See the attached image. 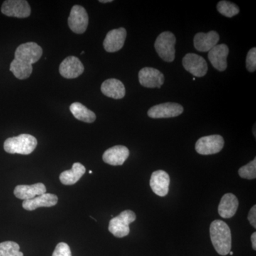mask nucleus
Segmentation results:
<instances>
[{"mask_svg":"<svg viewBox=\"0 0 256 256\" xmlns=\"http://www.w3.org/2000/svg\"><path fill=\"white\" fill-rule=\"evenodd\" d=\"M176 42L174 34L170 32H163L158 37L154 47L162 60L169 63L174 62Z\"/></svg>","mask_w":256,"mask_h":256,"instance_id":"20e7f679","label":"nucleus"},{"mask_svg":"<svg viewBox=\"0 0 256 256\" xmlns=\"http://www.w3.org/2000/svg\"><path fill=\"white\" fill-rule=\"evenodd\" d=\"M228 54L229 48L226 45H217L208 52V60L216 70L223 72L226 70L228 66L227 58Z\"/></svg>","mask_w":256,"mask_h":256,"instance_id":"4468645a","label":"nucleus"},{"mask_svg":"<svg viewBox=\"0 0 256 256\" xmlns=\"http://www.w3.org/2000/svg\"><path fill=\"white\" fill-rule=\"evenodd\" d=\"M84 65L78 58L75 56H69L66 58L60 65V75L67 79L78 78L84 74Z\"/></svg>","mask_w":256,"mask_h":256,"instance_id":"ddd939ff","label":"nucleus"},{"mask_svg":"<svg viewBox=\"0 0 256 256\" xmlns=\"http://www.w3.org/2000/svg\"><path fill=\"white\" fill-rule=\"evenodd\" d=\"M0 256H24L16 242H6L0 244Z\"/></svg>","mask_w":256,"mask_h":256,"instance_id":"393cba45","label":"nucleus"},{"mask_svg":"<svg viewBox=\"0 0 256 256\" xmlns=\"http://www.w3.org/2000/svg\"><path fill=\"white\" fill-rule=\"evenodd\" d=\"M220 36L217 32L212 31L208 33H198L194 37V46L200 52H210L218 45Z\"/></svg>","mask_w":256,"mask_h":256,"instance_id":"dca6fc26","label":"nucleus"},{"mask_svg":"<svg viewBox=\"0 0 256 256\" xmlns=\"http://www.w3.org/2000/svg\"><path fill=\"white\" fill-rule=\"evenodd\" d=\"M139 80L142 86L148 88H160L164 82V76L160 70L144 68L140 72Z\"/></svg>","mask_w":256,"mask_h":256,"instance_id":"9b49d317","label":"nucleus"},{"mask_svg":"<svg viewBox=\"0 0 256 256\" xmlns=\"http://www.w3.org/2000/svg\"><path fill=\"white\" fill-rule=\"evenodd\" d=\"M184 108L180 104L166 102L154 106L148 111V116L153 119L172 118L181 116Z\"/></svg>","mask_w":256,"mask_h":256,"instance_id":"1a4fd4ad","label":"nucleus"},{"mask_svg":"<svg viewBox=\"0 0 256 256\" xmlns=\"http://www.w3.org/2000/svg\"><path fill=\"white\" fill-rule=\"evenodd\" d=\"M70 110L76 118L82 122L92 124L96 121V114L80 102L72 104L70 107Z\"/></svg>","mask_w":256,"mask_h":256,"instance_id":"5701e85b","label":"nucleus"},{"mask_svg":"<svg viewBox=\"0 0 256 256\" xmlns=\"http://www.w3.org/2000/svg\"><path fill=\"white\" fill-rule=\"evenodd\" d=\"M229 254H230V256H234V252H230Z\"/></svg>","mask_w":256,"mask_h":256,"instance_id":"2f4dec72","label":"nucleus"},{"mask_svg":"<svg viewBox=\"0 0 256 256\" xmlns=\"http://www.w3.org/2000/svg\"><path fill=\"white\" fill-rule=\"evenodd\" d=\"M52 256H72V250L68 244L60 242L56 248Z\"/></svg>","mask_w":256,"mask_h":256,"instance_id":"cd10ccee","label":"nucleus"},{"mask_svg":"<svg viewBox=\"0 0 256 256\" xmlns=\"http://www.w3.org/2000/svg\"><path fill=\"white\" fill-rule=\"evenodd\" d=\"M170 178L166 172L162 170L154 172L152 175L150 186L158 196H166L169 193Z\"/></svg>","mask_w":256,"mask_h":256,"instance_id":"2eb2a0df","label":"nucleus"},{"mask_svg":"<svg viewBox=\"0 0 256 256\" xmlns=\"http://www.w3.org/2000/svg\"><path fill=\"white\" fill-rule=\"evenodd\" d=\"M100 3H104V4H106V3H110V2H112V0H100Z\"/></svg>","mask_w":256,"mask_h":256,"instance_id":"7c9ffc66","label":"nucleus"},{"mask_svg":"<svg viewBox=\"0 0 256 256\" xmlns=\"http://www.w3.org/2000/svg\"><path fill=\"white\" fill-rule=\"evenodd\" d=\"M224 140L220 136H210L202 138L197 141L196 150L202 156L218 154L223 150Z\"/></svg>","mask_w":256,"mask_h":256,"instance_id":"423d86ee","label":"nucleus"},{"mask_svg":"<svg viewBox=\"0 0 256 256\" xmlns=\"http://www.w3.org/2000/svg\"><path fill=\"white\" fill-rule=\"evenodd\" d=\"M43 50L36 43L30 42L18 47L15 52L14 60L10 66V72L20 80H24L31 76L32 65L41 60Z\"/></svg>","mask_w":256,"mask_h":256,"instance_id":"f257e3e1","label":"nucleus"},{"mask_svg":"<svg viewBox=\"0 0 256 256\" xmlns=\"http://www.w3.org/2000/svg\"><path fill=\"white\" fill-rule=\"evenodd\" d=\"M37 140L30 134H23L18 137L11 138L4 142V150L10 154L28 156L36 150Z\"/></svg>","mask_w":256,"mask_h":256,"instance_id":"7ed1b4c3","label":"nucleus"},{"mask_svg":"<svg viewBox=\"0 0 256 256\" xmlns=\"http://www.w3.org/2000/svg\"><path fill=\"white\" fill-rule=\"evenodd\" d=\"M252 248L254 250H256V233H254L252 236Z\"/></svg>","mask_w":256,"mask_h":256,"instance_id":"c756f323","label":"nucleus"},{"mask_svg":"<svg viewBox=\"0 0 256 256\" xmlns=\"http://www.w3.org/2000/svg\"><path fill=\"white\" fill-rule=\"evenodd\" d=\"M248 220L254 228H256V206H254L250 210L248 214Z\"/></svg>","mask_w":256,"mask_h":256,"instance_id":"c85d7f7f","label":"nucleus"},{"mask_svg":"<svg viewBox=\"0 0 256 256\" xmlns=\"http://www.w3.org/2000/svg\"><path fill=\"white\" fill-rule=\"evenodd\" d=\"M46 193V186L42 183L36 184L31 186L18 185L14 190L15 196L24 201L33 200L36 196H41Z\"/></svg>","mask_w":256,"mask_h":256,"instance_id":"a211bd4d","label":"nucleus"},{"mask_svg":"<svg viewBox=\"0 0 256 256\" xmlns=\"http://www.w3.org/2000/svg\"><path fill=\"white\" fill-rule=\"evenodd\" d=\"M31 12L28 2L24 0H8L2 6V12L11 18H28Z\"/></svg>","mask_w":256,"mask_h":256,"instance_id":"6e6552de","label":"nucleus"},{"mask_svg":"<svg viewBox=\"0 0 256 256\" xmlns=\"http://www.w3.org/2000/svg\"><path fill=\"white\" fill-rule=\"evenodd\" d=\"M218 12L226 18H232L240 12V9L236 4L228 1H222L217 5Z\"/></svg>","mask_w":256,"mask_h":256,"instance_id":"b1692460","label":"nucleus"},{"mask_svg":"<svg viewBox=\"0 0 256 256\" xmlns=\"http://www.w3.org/2000/svg\"><path fill=\"white\" fill-rule=\"evenodd\" d=\"M101 92L107 97L116 100L124 98L126 94L124 84L120 80L114 78L106 80L102 84Z\"/></svg>","mask_w":256,"mask_h":256,"instance_id":"aec40b11","label":"nucleus"},{"mask_svg":"<svg viewBox=\"0 0 256 256\" xmlns=\"http://www.w3.org/2000/svg\"><path fill=\"white\" fill-rule=\"evenodd\" d=\"M136 214L132 210H124L118 216L110 220L109 232L117 238H122L128 236L130 232V224L136 222Z\"/></svg>","mask_w":256,"mask_h":256,"instance_id":"39448f33","label":"nucleus"},{"mask_svg":"<svg viewBox=\"0 0 256 256\" xmlns=\"http://www.w3.org/2000/svg\"><path fill=\"white\" fill-rule=\"evenodd\" d=\"M239 176L246 180H255L256 178V159L249 164L242 166L238 171Z\"/></svg>","mask_w":256,"mask_h":256,"instance_id":"a878e982","label":"nucleus"},{"mask_svg":"<svg viewBox=\"0 0 256 256\" xmlns=\"http://www.w3.org/2000/svg\"><path fill=\"white\" fill-rule=\"evenodd\" d=\"M86 170L84 165L80 163H75L70 170L64 172L60 175V180L62 183L66 186H72L76 184L82 176L85 174Z\"/></svg>","mask_w":256,"mask_h":256,"instance_id":"4be33fe9","label":"nucleus"},{"mask_svg":"<svg viewBox=\"0 0 256 256\" xmlns=\"http://www.w3.org/2000/svg\"><path fill=\"white\" fill-rule=\"evenodd\" d=\"M246 68L250 73H254L256 70V48L250 50L247 55Z\"/></svg>","mask_w":256,"mask_h":256,"instance_id":"bb28decb","label":"nucleus"},{"mask_svg":"<svg viewBox=\"0 0 256 256\" xmlns=\"http://www.w3.org/2000/svg\"><path fill=\"white\" fill-rule=\"evenodd\" d=\"M238 200L233 194H227L222 197L218 214L223 218H230L236 214L238 208Z\"/></svg>","mask_w":256,"mask_h":256,"instance_id":"412c9836","label":"nucleus"},{"mask_svg":"<svg viewBox=\"0 0 256 256\" xmlns=\"http://www.w3.org/2000/svg\"><path fill=\"white\" fill-rule=\"evenodd\" d=\"M184 68L194 76L202 78L208 72V64L206 60L195 54H188L183 60Z\"/></svg>","mask_w":256,"mask_h":256,"instance_id":"9d476101","label":"nucleus"},{"mask_svg":"<svg viewBox=\"0 0 256 256\" xmlns=\"http://www.w3.org/2000/svg\"><path fill=\"white\" fill-rule=\"evenodd\" d=\"M92 171H90V172H89V174H92Z\"/></svg>","mask_w":256,"mask_h":256,"instance_id":"473e14b6","label":"nucleus"},{"mask_svg":"<svg viewBox=\"0 0 256 256\" xmlns=\"http://www.w3.org/2000/svg\"><path fill=\"white\" fill-rule=\"evenodd\" d=\"M58 196L52 194H44L33 200L23 202V208L26 210H34L40 207H53L58 204Z\"/></svg>","mask_w":256,"mask_h":256,"instance_id":"6ab92c4d","label":"nucleus"},{"mask_svg":"<svg viewBox=\"0 0 256 256\" xmlns=\"http://www.w3.org/2000/svg\"><path fill=\"white\" fill-rule=\"evenodd\" d=\"M127 37L126 28H120L109 32L104 41V48L109 53H114L122 50Z\"/></svg>","mask_w":256,"mask_h":256,"instance_id":"f8f14e48","label":"nucleus"},{"mask_svg":"<svg viewBox=\"0 0 256 256\" xmlns=\"http://www.w3.org/2000/svg\"><path fill=\"white\" fill-rule=\"evenodd\" d=\"M88 23V14L86 10L79 5L74 6L68 18V26L72 31L78 34H82L86 31Z\"/></svg>","mask_w":256,"mask_h":256,"instance_id":"0eeeda50","label":"nucleus"},{"mask_svg":"<svg viewBox=\"0 0 256 256\" xmlns=\"http://www.w3.org/2000/svg\"><path fill=\"white\" fill-rule=\"evenodd\" d=\"M210 239L215 250L220 256L228 255L232 247V232L223 220H216L210 227Z\"/></svg>","mask_w":256,"mask_h":256,"instance_id":"f03ea898","label":"nucleus"},{"mask_svg":"<svg viewBox=\"0 0 256 256\" xmlns=\"http://www.w3.org/2000/svg\"><path fill=\"white\" fill-rule=\"evenodd\" d=\"M130 156V151L126 146H114L108 150L102 156V160L106 164L112 166L124 165Z\"/></svg>","mask_w":256,"mask_h":256,"instance_id":"f3484780","label":"nucleus"}]
</instances>
